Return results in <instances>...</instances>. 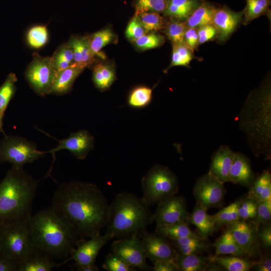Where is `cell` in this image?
I'll list each match as a JSON object with an SVG mask.
<instances>
[{
	"label": "cell",
	"mask_w": 271,
	"mask_h": 271,
	"mask_svg": "<svg viewBox=\"0 0 271 271\" xmlns=\"http://www.w3.org/2000/svg\"><path fill=\"white\" fill-rule=\"evenodd\" d=\"M212 256L200 254H178L175 261L178 271H206Z\"/></svg>",
	"instance_id": "83f0119b"
},
{
	"label": "cell",
	"mask_w": 271,
	"mask_h": 271,
	"mask_svg": "<svg viewBox=\"0 0 271 271\" xmlns=\"http://www.w3.org/2000/svg\"><path fill=\"white\" fill-rule=\"evenodd\" d=\"M1 228V227H0Z\"/></svg>",
	"instance_id": "91938a15"
},
{
	"label": "cell",
	"mask_w": 271,
	"mask_h": 271,
	"mask_svg": "<svg viewBox=\"0 0 271 271\" xmlns=\"http://www.w3.org/2000/svg\"><path fill=\"white\" fill-rule=\"evenodd\" d=\"M189 214L184 197L175 195L164 199L157 204V209L154 213V219L157 226L179 222L187 223Z\"/></svg>",
	"instance_id": "4fadbf2b"
},
{
	"label": "cell",
	"mask_w": 271,
	"mask_h": 271,
	"mask_svg": "<svg viewBox=\"0 0 271 271\" xmlns=\"http://www.w3.org/2000/svg\"><path fill=\"white\" fill-rule=\"evenodd\" d=\"M29 221L0 228V254L16 263L19 267L35 249Z\"/></svg>",
	"instance_id": "8992f818"
},
{
	"label": "cell",
	"mask_w": 271,
	"mask_h": 271,
	"mask_svg": "<svg viewBox=\"0 0 271 271\" xmlns=\"http://www.w3.org/2000/svg\"><path fill=\"white\" fill-rule=\"evenodd\" d=\"M17 78L14 73H10L0 87V117L3 119L5 112L16 91Z\"/></svg>",
	"instance_id": "e575fe53"
},
{
	"label": "cell",
	"mask_w": 271,
	"mask_h": 271,
	"mask_svg": "<svg viewBox=\"0 0 271 271\" xmlns=\"http://www.w3.org/2000/svg\"><path fill=\"white\" fill-rule=\"evenodd\" d=\"M209 271L224 270L214 260L211 261L206 270Z\"/></svg>",
	"instance_id": "6f0895ef"
},
{
	"label": "cell",
	"mask_w": 271,
	"mask_h": 271,
	"mask_svg": "<svg viewBox=\"0 0 271 271\" xmlns=\"http://www.w3.org/2000/svg\"><path fill=\"white\" fill-rule=\"evenodd\" d=\"M141 184L142 198L149 207L176 195L179 190L177 176L168 167L160 165H155L151 168L143 177Z\"/></svg>",
	"instance_id": "52a82bcc"
},
{
	"label": "cell",
	"mask_w": 271,
	"mask_h": 271,
	"mask_svg": "<svg viewBox=\"0 0 271 271\" xmlns=\"http://www.w3.org/2000/svg\"><path fill=\"white\" fill-rule=\"evenodd\" d=\"M213 245L215 247L214 256L232 255L247 257L234 239L229 229L227 227L222 234L216 239Z\"/></svg>",
	"instance_id": "484cf974"
},
{
	"label": "cell",
	"mask_w": 271,
	"mask_h": 271,
	"mask_svg": "<svg viewBox=\"0 0 271 271\" xmlns=\"http://www.w3.org/2000/svg\"><path fill=\"white\" fill-rule=\"evenodd\" d=\"M271 98L270 83L264 82L248 96L239 114V125L252 152L270 158Z\"/></svg>",
	"instance_id": "277c9868"
},
{
	"label": "cell",
	"mask_w": 271,
	"mask_h": 271,
	"mask_svg": "<svg viewBox=\"0 0 271 271\" xmlns=\"http://www.w3.org/2000/svg\"><path fill=\"white\" fill-rule=\"evenodd\" d=\"M56 70L51 57L36 55L25 73L30 87L38 94H49Z\"/></svg>",
	"instance_id": "9c48e42d"
},
{
	"label": "cell",
	"mask_w": 271,
	"mask_h": 271,
	"mask_svg": "<svg viewBox=\"0 0 271 271\" xmlns=\"http://www.w3.org/2000/svg\"><path fill=\"white\" fill-rule=\"evenodd\" d=\"M112 238L111 236L106 233L103 235L97 234L89 238L88 240L79 238L76 242V247L71 251L69 257L57 263V266L62 265L72 260L75 261L73 266L95 264L99 251Z\"/></svg>",
	"instance_id": "7c38bea8"
},
{
	"label": "cell",
	"mask_w": 271,
	"mask_h": 271,
	"mask_svg": "<svg viewBox=\"0 0 271 271\" xmlns=\"http://www.w3.org/2000/svg\"><path fill=\"white\" fill-rule=\"evenodd\" d=\"M51 58L56 71L62 70L74 63L72 50L67 44L60 46Z\"/></svg>",
	"instance_id": "f35d334b"
},
{
	"label": "cell",
	"mask_w": 271,
	"mask_h": 271,
	"mask_svg": "<svg viewBox=\"0 0 271 271\" xmlns=\"http://www.w3.org/2000/svg\"><path fill=\"white\" fill-rule=\"evenodd\" d=\"M226 193L224 183L208 173L197 180L193 190L196 203L207 211L222 207Z\"/></svg>",
	"instance_id": "30bf717a"
},
{
	"label": "cell",
	"mask_w": 271,
	"mask_h": 271,
	"mask_svg": "<svg viewBox=\"0 0 271 271\" xmlns=\"http://www.w3.org/2000/svg\"><path fill=\"white\" fill-rule=\"evenodd\" d=\"M115 38L114 33L109 29L98 31L87 36L90 49L95 56L98 55L104 47L113 42Z\"/></svg>",
	"instance_id": "d590c367"
},
{
	"label": "cell",
	"mask_w": 271,
	"mask_h": 271,
	"mask_svg": "<svg viewBox=\"0 0 271 271\" xmlns=\"http://www.w3.org/2000/svg\"><path fill=\"white\" fill-rule=\"evenodd\" d=\"M242 198H239L227 206L212 215L216 230L239 220L238 207Z\"/></svg>",
	"instance_id": "d6a6232c"
},
{
	"label": "cell",
	"mask_w": 271,
	"mask_h": 271,
	"mask_svg": "<svg viewBox=\"0 0 271 271\" xmlns=\"http://www.w3.org/2000/svg\"><path fill=\"white\" fill-rule=\"evenodd\" d=\"M184 43L193 51L197 48L199 44L197 29L187 28L184 35Z\"/></svg>",
	"instance_id": "816d5d0a"
},
{
	"label": "cell",
	"mask_w": 271,
	"mask_h": 271,
	"mask_svg": "<svg viewBox=\"0 0 271 271\" xmlns=\"http://www.w3.org/2000/svg\"><path fill=\"white\" fill-rule=\"evenodd\" d=\"M199 44L212 40L217 36L218 32L213 24H208L197 28Z\"/></svg>",
	"instance_id": "f907efd6"
},
{
	"label": "cell",
	"mask_w": 271,
	"mask_h": 271,
	"mask_svg": "<svg viewBox=\"0 0 271 271\" xmlns=\"http://www.w3.org/2000/svg\"><path fill=\"white\" fill-rule=\"evenodd\" d=\"M270 0H246V6L243 10L242 23L247 25L261 15L270 14Z\"/></svg>",
	"instance_id": "836d02e7"
},
{
	"label": "cell",
	"mask_w": 271,
	"mask_h": 271,
	"mask_svg": "<svg viewBox=\"0 0 271 271\" xmlns=\"http://www.w3.org/2000/svg\"><path fill=\"white\" fill-rule=\"evenodd\" d=\"M52 207L73 228L79 238L100 234L106 226L109 204L95 184L71 181L55 191Z\"/></svg>",
	"instance_id": "6da1fadb"
},
{
	"label": "cell",
	"mask_w": 271,
	"mask_h": 271,
	"mask_svg": "<svg viewBox=\"0 0 271 271\" xmlns=\"http://www.w3.org/2000/svg\"><path fill=\"white\" fill-rule=\"evenodd\" d=\"M164 41L163 36L153 32L144 35L133 42L139 49L146 50L160 47L164 44Z\"/></svg>",
	"instance_id": "f6af8a7d"
},
{
	"label": "cell",
	"mask_w": 271,
	"mask_h": 271,
	"mask_svg": "<svg viewBox=\"0 0 271 271\" xmlns=\"http://www.w3.org/2000/svg\"><path fill=\"white\" fill-rule=\"evenodd\" d=\"M194 58L193 51L184 43L173 44L172 60L168 69L178 66L188 67Z\"/></svg>",
	"instance_id": "74e56055"
},
{
	"label": "cell",
	"mask_w": 271,
	"mask_h": 271,
	"mask_svg": "<svg viewBox=\"0 0 271 271\" xmlns=\"http://www.w3.org/2000/svg\"><path fill=\"white\" fill-rule=\"evenodd\" d=\"M257 237L260 248L267 249L271 247V224L262 223L257 227Z\"/></svg>",
	"instance_id": "681fc988"
},
{
	"label": "cell",
	"mask_w": 271,
	"mask_h": 271,
	"mask_svg": "<svg viewBox=\"0 0 271 271\" xmlns=\"http://www.w3.org/2000/svg\"><path fill=\"white\" fill-rule=\"evenodd\" d=\"M153 271H178L175 262L170 260H158L153 262Z\"/></svg>",
	"instance_id": "db71d44e"
},
{
	"label": "cell",
	"mask_w": 271,
	"mask_h": 271,
	"mask_svg": "<svg viewBox=\"0 0 271 271\" xmlns=\"http://www.w3.org/2000/svg\"><path fill=\"white\" fill-rule=\"evenodd\" d=\"M16 263L0 254V271H18Z\"/></svg>",
	"instance_id": "11a10c76"
},
{
	"label": "cell",
	"mask_w": 271,
	"mask_h": 271,
	"mask_svg": "<svg viewBox=\"0 0 271 271\" xmlns=\"http://www.w3.org/2000/svg\"><path fill=\"white\" fill-rule=\"evenodd\" d=\"M67 44L72 50L74 62L84 64L88 66L94 61L87 37L71 38Z\"/></svg>",
	"instance_id": "4316f807"
},
{
	"label": "cell",
	"mask_w": 271,
	"mask_h": 271,
	"mask_svg": "<svg viewBox=\"0 0 271 271\" xmlns=\"http://www.w3.org/2000/svg\"><path fill=\"white\" fill-rule=\"evenodd\" d=\"M216 8L211 4L203 1L200 5L185 20L187 28H198L212 24L213 17Z\"/></svg>",
	"instance_id": "f1b7e54d"
},
{
	"label": "cell",
	"mask_w": 271,
	"mask_h": 271,
	"mask_svg": "<svg viewBox=\"0 0 271 271\" xmlns=\"http://www.w3.org/2000/svg\"><path fill=\"white\" fill-rule=\"evenodd\" d=\"M74 266L79 271H98L99 270L95 264L85 266L74 265Z\"/></svg>",
	"instance_id": "9f6ffc18"
},
{
	"label": "cell",
	"mask_w": 271,
	"mask_h": 271,
	"mask_svg": "<svg viewBox=\"0 0 271 271\" xmlns=\"http://www.w3.org/2000/svg\"><path fill=\"white\" fill-rule=\"evenodd\" d=\"M153 90L147 86H139L134 88L130 93L128 105L132 108H141L148 106L152 99Z\"/></svg>",
	"instance_id": "8d00e7d4"
},
{
	"label": "cell",
	"mask_w": 271,
	"mask_h": 271,
	"mask_svg": "<svg viewBox=\"0 0 271 271\" xmlns=\"http://www.w3.org/2000/svg\"><path fill=\"white\" fill-rule=\"evenodd\" d=\"M255 178L248 158L242 153H234L229 171V182L249 187Z\"/></svg>",
	"instance_id": "d6986e66"
},
{
	"label": "cell",
	"mask_w": 271,
	"mask_h": 271,
	"mask_svg": "<svg viewBox=\"0 0 271 271\" xmlns=\"http://www.w3.org/2000/svg\"><path fill=\"white\" fill-rule=\"evenodd\" d=\"M248 257L261 255L257 237V227L250 221L238 220L226 226Z\"/></svg>",
	"instance_id": "5bb4252c"
},
{
	"label": "cell",
	"mask_w": 271,
	"mask_h": 271,
	"mask_svg": "<svg viewBox=\"0 0 271 271\" xmlns=\"http://www.w3.org/2000/svg\"><path fill=\"white\" fill-rule=\"evenodd\" d=\"M3 119H2L1 117H0V131L3 132V133L5 135V132L4 131V129H3Z\"/></svg>",
	"instance_id": "680465c9"
},
{
	"label": "cell",
	"mask_w": 271,
	"mask_h": 271,
	"mask_svg": "<svg viewBox=\"0 0 271 271\" xmlns=\"http://www.w3.org/2000/svg\"><path fill=\"white\" fill-rule=\"evenodd\" d=\"M29 226L35 248L54 259L68 257L79 239L73 228L52 206L32 216Z\"/></svg>",
	"instance_id": "7a4b0ae2"
},
{
	"label": "cell",
	"mask_w": 271,
	"mask_h": 271,
	"mask_svg": "<svg viewBox=\"0 0 271 271\" xmlns=\"http://www.w3.org/2000/svg\"><path fill=\"white\" fill-rule=\"evenodd\" d=\"M102 267L108 271H134L120 257L113 252L108 253L105 258Z\"/></svg>",
	"instance_id": "bcb514c9"
},
{
	"label": "cell",
	"mask_w": 271,
	"mask_h": 271,
	"mask_svg": "<svg viewBox=\"0 0 271 271\" xmlns=\"http://www.w3.org/2000/svg\"><path fill=\"white\" fill-rule=\"evenodd\" d=\"M246 197L257 202L271 199V174L269 170L264 171L255 178L249 187Z\"/></svg>",
	"instance_id": "cb8c5ba5"
},
{
	"label": "cell",
	"mask_w": 271,
	"mask_h": 271,
	"mask_svg": "<svg viewBox=\"0 0 271 271\" xmlns=\"http://www.w3.org/2000/svg\"><path fill=\"white\" fill-rule=\"evenodd\" d=\"M143 235L141 241L147 256L153 262L163 260L175 262L178 254L168 238L146 230Z\"/></svg>",
	"instance_id": "2e32d148"
},
{
	"label": "cell",
	"mask_w": 271,
	"mask_h": 271,
	"mask_svg": "<svg viewBox=\"0 0 271 271\" xmlns=\"http://www.w3.org/2000/svg\"><path fill=\"white\" fill-rule=\"evenodd\" d=\"M136 14V13H135ZM146 33L155 32L164 28L163 18L157 13L136 14Z\"/></svg>",
	"instance_id": "60d3db41"
},
{
	"label": "cell",
	"mask_w": 271,
	"mask_h": 271,
	"mask_svg": "<svg viewBox=\"0 0 271 271\" xmlns=\"http://www.w3.org/2000/svg\"><path fill=\"white\" fill-rule=\"evenodd\" d=\"M187 223L195 226L198 234L206 239L216 231L212 215L197 203L192 212L189 214Z\"/></svg>",
	"instance_id": "44dd1931"
},
{
	"label": "cell",
	"mask_w": 271,
	"mask_h": 271,
	"mask_svg": "<svg viewBox=\"0 0 271 271\" xmlns=\"http://www.w3.org/2000/svg\"><path fill=\"white\" fill-rule=\"evenodd\" d=\"M111 250L132 268L153 270V267L147 263V256L138 236L133 235L114 241L111 244Z\"/></svg>",
	"instance_id": "8fae6325"
},
{
	"label": "cell",
	"mask_w": 271,
	"mask_h": 271,
	"mask_svg": "<svg viewBox=\"0 0 271 271\" xmlns=\"http://www.w3.org/2000/svg\"><path fill=\"white\" fill-rule=\"evenodd\" d=\"M271 220V199L258 202L256 214L250 221L257 227L262 223H270Z\"/></svg>",
	"instance_id": "7dc6e473"
},
{
	"label": "cell",
	"mask_w": 271,
	"mask_h": 271,
	"mask_svg": "<svg viewBox=\"0 0 271 271\" xmlns=\"http://www.w3.org/2000/svg\"><path fill=\"white\" fill-rule=\"evenodd\" d=\"M39 181L12 166L0 182V227L29 221Z\"/></svg>",
	"instance_id": "3957f363"
},
{
	"label": "cell",
	"mask_w": 271,
	"mask_h": 271,
	"mask_svg": "<svg viewBox=\"0 0 271 271\" xmlns=\"http://www.w3.org/2000/svg\"><path fill=\"white\" fill-rule=\"evenodd\" d=\"M258 202L247 197L242 198L238 207L239 220L251 221L254 219Z\"/></svg>",
	"instance_id": "ee69618b"
},
{
	"label": "cell",
	"mask_w": 271,
	"mask_h": 271,
	"mask_svg": "<svg viewBox=\"0 0 271 271\" xmlns=\"http://www.w3.org/2000/svg\"><path fill=\"white\" fill-rule=\"evenodd\" d=\"M153 221L154 213L142 198L123 192L118 194L109 204L105 233L112 238L138 236Z\"/></svg>",
	"instance_id": "5b68a950"
},
{
	"label": "cell",
	"mask_w": 271,
	"mask_h": 271,
	"mask_svg": "<svg viewBox=\"0 0 271 271\" xmlns=\"http://www.w3.org/2000/svg\"><path fill=\"white\" fill-rule=\"evenodd\" d=\"M243 14V11L234 12L226 6L216 9L212 24L217 30L219 41L224 42L229 38L242 20Z\"/></svg>",
	"instance_id": "e0dca14e"
},
{
	"label": "cell",
	"mask_w": 271,
	"mask_h": 271,
	"mask_svg": "<svg viewBox=\"0 0 271 271\" xmlns=\"http://www.w3.org/2000/svg\"><path fill=\"white\" fill-rule=\"evenodd\" d=\"M203 0H168L165 16L181 21H185Z\"/></svg>",
	"instance_id": "603a6c76"
},
{
	"label": "cell",
	"mask_w": 271,
	"mask_h": 271,
	"mask_svg": "<svg viewBox=\"0 0 271 271\" xmlns=\"http://www.w3.org/2000/svg\"><path fill=\"white\" fill-rule=\"evenodd\" d=\"M155 232L169 240H174L198 235L185 222L157 226Z\"/></svg>",
	"instance_id": "4dcf8cb0"
},
{
	"label": "cell",
	"mask_w": 271,
	"mask_h": 271,
	"mask_svg": "<svg viewBox=\"0 0 271 271\" xmlns=\"http://www.w3.org/2000/svg\"><path fill=\"white\" fill-rule=\"evenodd\" d=\"M234 152L227 146H220L213 154L208 173L221 182H229V171Z\"/></svg>",
	"instance_id": "ac0fdd59"
},
{
	"label": "cell",
	"mask_w": 271,
	"mask_h": 271,
	"mask_svg": "<svg viewBox=\"0 0 271 271\" xmlns=\"http://www.w3.org/2000/svg\"><path fill=\"white\" fill-rule=\"evenodd\" d=\"M57 147L46 152L51 153L53 157V162L51 168L48 173L50 175L55 161V154L62 150L69 151L74 157L79 160L85 159L92 149L94 144V137L86 130H81L75 132H71L69 136L64 139L58 140Z\"/></svg>",
	"instance_id": "9a60e30c"
},
{
	"label": "cell",
	"mask_w": 271,
	"mask_h": 271,
	"mask_svg": "<svg viewBox=\"0 0 271 271\" xmlns=\"http://www.w3.org/2000/svg\"><path fill=\"white\" fill-rule=\"evenodd\" d=\"M56 266L57 263L53 258L35 249L20 265L18 271H50Z\"/></svg>",
	"instance_id": "d4e9b609"
},
{
	"label": "cell",
	"mask_w": 271,
	"mask_h": 271,
	"mask_svg": "<svg viewBox=\"0 0 271 271\" xmlns=\"http://www.w3.org/2000/svg\"><path fill=\"white\" fill-rule=\"evenodd\" d=\"M46 153L38 150L34 142L20 136L5 134L0 141V162H9L12 166L23 167Z\"/></svg>",
	"instance_id": "ba28073f"
},
{
	"label": "cell",
	"mask_w": 271,
	"mask_h": 271,
	"mask_svg": "<svg viewBox=\"0 0 271 271\" xmlns=\"http://www.w3.org/2000/svg\"><path fill=\"white\" fill-rule=\"evenodd\" d=\"M213 260L227 271H248L252 269L254 263L248 257L232 255H213Z\"/></svg>",
	"instance_id": "f546056e"
},
{
	"label": "cell",
	"mask_w": 271,
	"mask_h": 271,
	"mask_svg": "<svg viewBox=\"0 0 271 271\" xmlns=\"http://www.w3.org/2000/svg\"><path fill=\"white\" fill-rule=\"evenodd\" d=\"M252 269L256 271H270L271 258L269 253L262 254L258 260L254 261Z\"/></svg>",
	"instance_id": "f5cc1de1"
},
{
	"label": "cell",
	"mask_w": 271,
	"mask_h": 271,
	"mask_svg": "<svg viewBox=\"0 0 271 271\" xmlns=\"http://www.w3.org/2000/svg\"><path fill=\"white\" fill-rule=\"evenodd\" d=\"M86 67L84 64L74 62L67 68L57 71L49 94L62 95L68 92L77 77Z\"/></svg>",
	"instance_id": "ffe728a7"
},
{
	"label": "cell",
	"mask_w": 271,
	"mask_h": 271,
	"mask_svg": "<svg viewBox=\"0 0 271 271\" xmlns=\"http://www.w3.org/2000/svg\"><path fill=\"white\" fill-rule=\"evenodd\" d=\"M169 240L178 254H201L209 249L210 246L207 239L199 234Z\"/></svg>",
	"instance_id": "7402d4cb"
},
{
	"label": "cell",
	"mask_w": 271,
	"mask_h": 271,
	"mask_svg": "<svg viewBox=\"0 0 271 271\" xmlns=\"http://www.w3.org/2000/svg\"><path fill=\"white\" fill-rule=\"evenodd\" d=\"M168 0H134L133 5L136 14L143 13H164Z\"/></svg>",
	"instance_id": "b9f144b4"
},
{
	"label": "cell",
	"mask_w": 271,
	"mask_h": 271,
	"mask_svg": "<svg viewBox=\"0 0 271 271\" xmlns=\"http://www.w3.org/2000/svg\"><path fill=\"white\" fill-rule=\"evenodd\" d=\"M115 79L114 69L111 66L102 63L95 65L93 69V81L100 90L107 89Z\"/></svg>",
	"instance_id": "1f68e13d"
},
{
	"label": "cell",
	"mask_w": 271,
	"mask_h": 271,
	"mask_svg": "<svg viewBox=\"0 0 271 271\" xmlns=\"http://www.w3.org/2000/svg\"><path fill=\"white\" fill-rule=\"evenodd\" d=\"M187 28L185 22L171 19L165 27V32L173 44H181L184 43V35Z\"/></svg>",
	"instance_id": "ab89813d"
},
{
	"label": "cell",
	"mask_w": 271,
	"mask_h": 271,
	"mask_svg": "<svg viewBox=\"0 0 271 271\" xmlns=\"http://www.w3.org/2000/svg\"><path fill=\"white\" fill-rule=\"evenodd\" d=\"M146 34L138 15L135 14L128 23L125 30L126 37L133 42Z\"/></svg>",
	"instance_id": "c3c4849f"
},
{
	"label": "cell",
	"mask_w": 271,
	"mask_h": 271,
	"mask_svg": "<svg viewBox=\"0 0 271 271\" xmlns=\"http://www.w3.org/2000/svg\"><path fill=\"white\" fill-rule=\"evenodd\" d=\"M27 41L29 45L34 48L43 47L47 42L48 33L45 26H36L32 27L29 31Z\"/></svg>",
	"instance_id": "7bdbcfd3"
}]
</instances>
